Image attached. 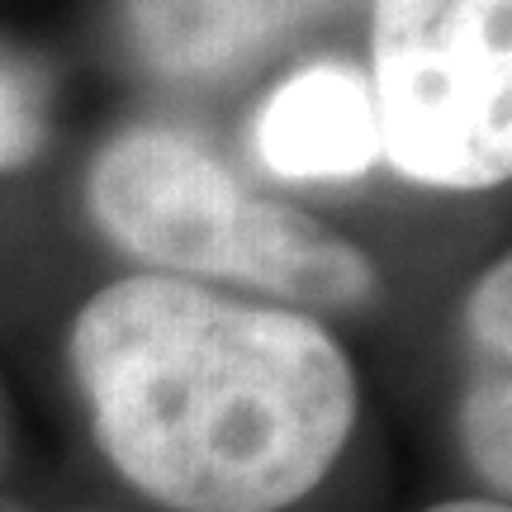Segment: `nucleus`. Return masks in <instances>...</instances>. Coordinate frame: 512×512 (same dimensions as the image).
<instances>
[{
  "instance_id": "nucleus-1",
  "label": "nucleus",
  "mask_w": 512,
  "mask_h": 512,
  "mask_svg": "<svg viewBox=\"0 0 512 512\" xmlns=\"http://www.w3.org/2000/svg\"><path fill=\"white\" fill-rule=\"evenodd\" d=\"M100 451L176 512H280L356 427L347 351L313 318L176 275H124L72 323Z\"/></svg>"
},
{
  "instance_id": "nucleus-2",
  "label": "nucleus",
  "mask_w": 512,
  "mask_h": 512,
  "mask_svg": "<svg viewBox=\"0 0 512 512\" xmlns=\"http://www.w3.org/2000/svg\"><path fill=\"white\" fill-rule=\"evenodd\" d=\"M86 190L100 228L152 275L238 280L313 309H356L375 294V266L361 247L247 190L185 133H119L95 157Z\"/></svg>"
},
{
  "instance_id": "nucleus-3",
  "label": "nucleus",
  "mask_w": 512,
  "mask_h": 512,
  "mask_svg": "<svg viewBox=\"0 0 512 512\" xmlns=\"http://www.w3.org/2000/svg\"><path fill=\"white\" fill-rule=\"evenodd\" d=\"M370 95L403 181L489 190L512 171V0H375Z\"/></svg>"
},
{
  "instance_id": "nucleus-4",
  "label": "nucleus",
  "mask_w": 512,
  "mask_h": 512,
  "mask_svg": "<svg viewBox=\"0 0 512 512\" xmlns=\"http://www.w3.org/2000/svg\"><path fill=\"white\" fill-rule=\"evenodd\" d=\"M252 147L256 162L290 185L361 181L384 162L366 72L347 62H313L285 76L256 114Z\"/></svg>"
},
{
  "instance_id": "nucleus-5",
  "label": "nucleus",
  "mask_w": 512,
  "mask_h": 512,
  "mask_svg": "<svg viewBox=\"0 0 512 512\" xmlns=\"http://www.w3.org/2000/svg\"><path fill=\"white\" fill-rule=\"evenodd\" d=\"M332 0H133V34L152 67L204 76L238 67Z\"/></svg>"
},
{
  "instance_id": "nucleus-6",
  "label": "nucleus",
  "mask_w": 512,
  "mask_h": 512,
  "mask_svg": "<svg viewBox=\"0 0 512 512\" xmlns=\"http://www.w3.org/2000/svg\"><path fill=\"white\" fill-rule=\"evenodd\" d=\"M48 143V95L19 57L0 53V171L29 166Z\"/></svg>"
},
{
  "instance_id": "nucleus-7",
  "label": "nucleus",
  "mask_w": 512,
  "mask_h": 512,
  "mask_svg": "<svg viewBox=\"0 0 512 512\" xmlns=\"http://www.w3.org/2000/svg\"><path fill=\"white\" fill-rule=\"evenodd\" d=\"M512 394H508V370L498 380H484L470 394L465 408V437H470V456L484 470V479H494L498 489H508L512 475Z\"/></svg>"
},
{
  "instance_id": "nucleus-8",
  "label": "nucleus",
  "mask_w": 512,
  "mask_h": 512,
  "mask_svg": "<svg viewBox=\"0 0 512 512\" xmlns=\"http://www.w3.org/2000/svg\"><path fill=\"white\" fill-rule=\"evenodd\" d=\"M470 323H475L479 347L508 361L512 351V266L498 261L484 271V280L475 285V299H470Z\"/></svg>"
},
{
  "instance_id": "nucleus-9",
  "label": "nucleus",
  "mask_w": 512,
  "mask_h": 512,
  "mask_svg": "<svg viewBox=\"0 0 512 512\" xmlns=\"http://www.w3.org/2000/svg\"><path fill=\"white\" fill-rule=\"evenodd\" d=\"M427 512H508V503H494V498H456V503H437Z\"/></svg>"
}]
</instances>
